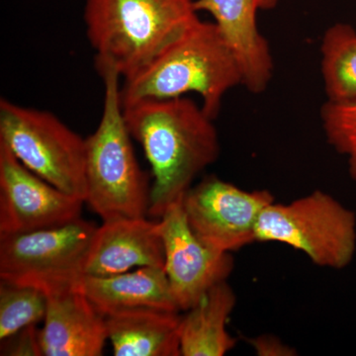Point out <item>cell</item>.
I'll list each match as a JSON object with an SVG mask.
<instances>
[{"label": "cell", "instance_id": "20", "mask_svg": "<svg viewBox=\"0 0 356 356\" xmlns=\"http://www.w3.org/2000/svg\"><path fill=\"white\" fill-rule=\"evenodd\" d=\"M39 332L36 325H29L1 341V355L40 356Z\"/></svg>", "mask_w": 356, "mask_h": 356}, {"label": "cell", "instance_id": "3", "mask_svg": "<svg viewBox=\"0 0 356 356\" xmlns=\"http://www.w3.org/2000/svg\"><path fill=\"white\" fill-rule=\"evenodd\" d=\"M86 35L95 65L124 79L137 74L197 19L194 0H86Z\"/></svg>", "mask_w": 356, "mask_h": 356}, {"label": "cell", "instance_id": "5", "mask_svg": "<svg viewBox=\"0 0 356 356\" xmlns=\"http://www.w3.org/2000/svg\"><path fill=\"white\" fill-rule=\"evenodd\" d=\"M257 242L280 243L304 252L316 266L344 268L356 252V215L330 194L315 191L262 211Z\"/></svg>", "mask_w": 356, "mask_h": 356}, {"label": "cell", "instance_id": "9", "mask_svg": "<svg viewBox=\"0 0 356 356\" xmlns=\"http://www.w3.org/2000/svg\"><path fill=\"white\" fill-rule=\"evenodd\" d=\"M83 203L28 170L0 143V235L67 224L81 218Z\"/></svg>", "mask_w": 356, "mask_h": 356}, {"label": "cell", "instance_id": "10", "mask_svg": "<svg viewBox=\"0 0 356 356\" xmlns=\"http://www.w3.org/2000/svg\"><path fill=\"white\" fill-rule=\"evenodd\" d=\"M182 199L166 209L159 222L173 298L180 311H187L211 288L227 280L234 259L231 254L213 250L199 240L187 222Z\"/></svg>", "mask_w": 356, "mask_h": 356}, {"label": "cell", "instance_id": "6", "mask_svg": "<svg viewBox=\"0 0 356 356\" xmlns=\"http://www.w3.org/2000/svg\"><path fill=\"white\" fill-rule=\"evenodd\" d=\"M0 143L33 173L86 202V139L55 115L2 98Z\"/></svg>", "mask_w": 356, "mask_h": 356}, {"label": "cell", "instance_id": "2", "mask_svg": "<svg viewBox=\"0 0 356 356\" xmlns=\"http://www.w3.org/2000/svg\"><path fill=\"white\" fill-rule=\"evenodd\" d=\"M124 81L123 106L195 92L202 99L204 112L215 119L226 93L243 86V74L218 26L197 18L149 65Z\"/></svg>", "mask_w": 356, "mask_h": 356}, {"label": "cell", "instance_id": "4", "mask_svg": "<svg viewBox=\"0 0 356 356\" xmlns=\"http://www.w3.org/2000/svg\"><path fill=\"white\" fill-rule=\"evenodd\" d=\"M96 67L104 83V103L99 125L86 139V202L103 222L146 218L152 187L126 125L121 76L109 65Z\"/></svg>", "mask_w": 356, "mask_h": 356}, {"label": "cell", "instance_id": "12", "mask_svg": "<svg viewBox=\"0 0 356 356\" xmlns=\"http://www.w3.org/2000/svg\"><path fill=\"white\" fill-rule=\"evenodd\" d=\"M42 355L99 356L108 339L106 321L77 288L47 295Z\"/></svg>", "mask_w": 356, "mask_h": 356}, {"label": "cell", "instance_id": "14", "mask_svg": "<svg viewBox=\"0 0 356 356\" xmlns=\"http://www.w3.org/2000/svg\"><path fill=\"white\" fill-rule=\"evenodd\" d=\"M77 289L104 317L115 312L142 307L180 311L163 267H140L131 273L109 276L84 275Z\"/></svg>", "mask_w": 356, "mask_h": 356}, {"label": "cell", "instance_id": "19", "mask_svg": "<svg viewBox=\"0 0 356 356\" xmlns=\"http://www.w3.org/2000/svg\"><path fill=\"white\" fill-rule=\"evenodd\" d=\"M321 121L327 143L348 163L356 180V102H327L321 109Z\"/></svg>", "mask_w": 356, "mask_h": 356}, {"label": "cell", "instance_id": "1", "mask_svg": "<svg viewBox=\"0 0 356 356\" xmlns=\"http://www.w3.org/2000/svg\"><path fill=\"white\" fill-rule=\"evenodd\" d=\"M123 111L129 133L142 146L153 172L149 215L161 218L219 158L214 119L184 96L142 100Z\"/></svg>", "mask_w": 356, "mask_h": 356}, {"label": "cell", "instance_id": "21", "mask_svg": "<svg viewBox=\"0 0 356 356\" xmlns=\"http://www.w3.org/2000/svg\"><path fill=\"white\" fill-rule=\"evenodd\" d=\"M248 343L254 348L255 353L261 356L296 355V351L274 337H257L250 339Z\"/></svg>", "mask_w": 356, "mask_h": 356}, {"label": "cell", "instance_id": "17", "mask_svg": "<svg viewBox=\"0 0 356 356\" xmlns=\"http://www.w3.org/2000/svg\"><path fill=\"white\" fill-rule=\"evenodd\" d=\"M323 79L327 102H356V31L336 24L325 31L321 44Z\"/></svg>", "mask_w": 356, "mask_h": 356}, {"label": "cell", "instance_id": "8", "mask_svg": "<svg viewBox=\"0 0 356 356\" xmlns=\"http://www.w3.org/2000/svg\"><path fill=\"white\" fill-rule=\"evenodd\" d=\"M274 201L268 191H243L209 175L185 193L182 204L187 222L199 240L229 254L257 242L259 218Z\"/></svg>", "mask_w": 356, "mask_h": 356}, {"label": "cell", "instance_id": "7", "mask_svg": "<svg viewBox=\"0 0 356 356\" xmlns=\"http://www.w3.org/2000/svg\"><path fill=\"white\" fill-rule=\"evenodd\" d=\"M96 229L81 217L54 228L0 235V280L46 295L77 288Z\"/></svg>", "mask_w": 356, "mask_h": 356}, {"label": "cell", "instance_id": "18", "mask_svg": "<svg viewBox=\"0 0 356 356\" xmlns=\"http://www.w3.org/2000/svg\"><path fill=\"white\" fill-rule=\"evenodd\" d=\"M47 304L42 290L0 281V339L44 321Z\"/></svg>", "mask_w": 356, "mask_h": 356}, {"label": "cell", "instance_id": "11", "mask_svg": "<svg viewBox=\"0 0 356 356\" xmlns=\"http://www.w3.org/2000/svg\"><path fill=\"white\" fill-rule=\"evenodd\" d=\"M280 0H195L194 8L214 18L235 54L243 74V86L259 95L273 76V58L268 42L259 31L257 13L275 8Z\"/></svg>", "mask_w": 356, "mask_h": 356}, {"label": "cell", "instance_id": "16", "mask_svg": "<svg viewBox=\"0 0 356 356\" xmlns=\"http://www.w3.org/2000/svg\"><path fill=\"white\" fill-rule=\"evenodd\" d=\"M236 297L226 281L218 283L181 317L180 351L184 356H222L236 346L227 322Z\"/></svg>", "mask_w": 356, "mask_h": 356}, {"label": "cell", "instance_id": "15", "mask_svg": "<svg viewBox=\"0 0 356 356\" xmlns=\"http://www.w3.org/2000/svg\"><path fill=\"white\" fill-rule=\"evenodd\" d=\"M105 321L114 355H181L178 312L142 307L109 314Z\"/></svg>", "mask_w": 356, "mask_h": 356}, {"label": "cell", "instance_id": "13", "mask_svg": "<svg viewBox=\"0 0 356 356\" xmlns=\"http://www.w3.org/2000/svg\"><path fill=\"white\" fill-rule=\"evenodd\" d=\"M145 266L165 268L159 221L121 219L97 227L86 259V275H115Z\"/></svg>", "mask_w": 356, "mask_h": 356}]
</instances>
